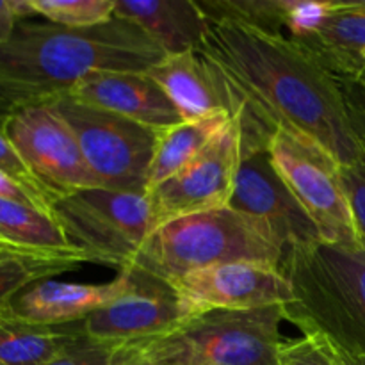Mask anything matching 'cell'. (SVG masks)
<instances>
[{
  "instance_id": "cell-18",
  "label": "cell",
  "mask_w": 365,
  "mask_h": 365,
  "mask_svg": "<svg viewBox=\"0 0 365 365\" xmlns=\"http://www.w3.org/2000/svg\"><path fill=\"white\" fill-rule=\"evenodd\" d=\"M145 73L170 96L184 121L191 123L221 113L230 114L216 77L196 50L166 56Z\"/></svg>"
},
{
  "instance_id": "cell-2",
  "label": "cell",
  "mask_w": 365,
  "mask_h": 365,
  "mask_svg": "<svg viewBox=\"0 0 365 365\" xmlns=\"http://www.w3.org/2000/svg\"><path fill=\"white\" fill-rule=\"evenodd\" d=\"M164 57L141 27L123 18L82 29L29 18L0 45V100L11 110L50 103L88 75L148 71Z\"/></svg>"
},
{
  "instance_id": "cell-20",
  "label": "cell",
  "mask_w": 365,
  "mask_h": 365,
  "mask_svg": "<svg viewBox=\"0 0 365 365\" xmlns=\"http://www.w3.org/2000/svg\"><path fill=\"white\" fill-rule=\"evenodd\" d=\"M232 121L228 113L216 114L200 121H184L175 127L163 128L157 134L155 153L148 171V187L146 195L177 175L184 166H187L225 127Z\"/></svg>"
},
{
  "instance_id": "cell-19",
  "label": "cell",
  "mask_w": 365,
  "mask_h": 365,
  "mask_svg": "<svg viewBox=\"0 0 365 365\" xmlns=\"http://www.w3.org/2000/svg\"><path fill=\"white\" fill-rule=\"evenodd\" d=\"M82 335V321L38 327L0 314V365H46Z\"/></svg>"
},
{
  "instance_id": "cell-16",
  "label": "cell",
  "mask_w": 365,
  "mask_h": 365,
  "mask_svg": "<svg viewBox=\"0 0 365 365\" xmlns=\"http://www.w3.org/2000/svg\"><path fill=\"white\" fill-rule=\"evenodd\" d=\"M335 81L365 75V0L331 2L330 14L314 34L294 39Z\"/></svg>"
},
{
  "instance_id": "cell-25",
  "label": "cell",
  "mask_w": 365,
  "mask_h": 365,
  "mask_svg": "<svg viewBox=\"0 0 365 365\" xmlns=\"http://www.w3.org/2000/svg\"><path fill=\"white\" fill-rule=\"evenodd\" d=\"M277 365H346L342 353L317 334H303L299 339L282 341Z\"/></svg>"
},
{
  "instance_id": "cell-26",
  "label": "cell",
  "mask_w": 365,
  "mask_h": 365,
  "mask_svg": "<svg viewBox=\"0 0 365 365\" xmlns=\"http://www.w3.org/2000/svg\"><path fill=\"white\" fill-rule=\"evenodd\" d=\"M331 2L317 0H287L285 31L289 38L302 39L314 34L330 14Z\"/></svg>"
},
{
  "instance_id": "cell-17",
  "label": "cell",
  "mask_w": 365,
  "mask_h": 365,
  "mask_svg": "<svg viewBox=\"0 0 365 365\" xmlns=\"http://www.w3.org/2000/svg\"><path fill=\"white\" fill-rule=\"evenodd\" d=\"M114 16L141 27L166 56L196 50L209 31L196 0H116Z\"/></svg>"
},
{
  "instance_id": "cell-11",
  "label": "cell",
  "mask_w": 365,
  "mask_h": 365,
  "mask_svg": "<svg viewBox=\"0 0 365 365\" xmlns=\"http://www.w3.org/2000/svg\"><path fill=\"white\" fill-rule=\"evenodd\" d=\"M228 207L264 221L287 250L323 241L316 223L274 170L266 143L241 139V166Z\"/></svg>"
},
{
  "instance_id": "cell-13",
  "label": "cell",
  "mask_w": 365,
  "mask_h": 365,
  "mask_svg": "<svg viewBox=\"0 0 365 365\" xmlns=\"http://www.w3.org/2000/svg\"><path fill=\"white\" fill-rule=\"evenodd\" d=\"M177 289L185 314L210 310H253L289 305L291 284L282 267L257 262H228L192 271L178 278Z\"/></svg>"
},
{
  "instance_id": "cell-7",
  "label": "cell",
  "mask_w": 365,
  "mask_h": 365,
  "mask_svg": "<svg viewBox=\"0 0 365 365\" xmlns=\"http://www.w3.org/2000/svg\"><path fill=\"white\" fill-rule=\"evenodd\" d=\"M50 103L73 130L100 187L146 195L159 130L70 96Z\"/></svg>"
},
{
  "instance_id": "cell-14",
  "label": "cell",
  "mask_w": 365,
  "mask_h": 365,
  "mask_svg": "<svg viewBox=\"0 0 365 365\" xmlns=\"http://www.w3.org/2000/svg\"><path fill=\"white\" fill-rule=\"evenodd\" d=\"M66 96L155 130L184 123L170 96L145 71L88 75Z\"/></svg>"
},
{
  "instance_id": "cell-12",
  "label": "cell",
  "mask_w": 365,
  "mask_h": 365,
  "mask_svg": "<svg viewBox=\"0 0 365 365\" xmlns=\"http://www.w3.org/2000/svg\"><path fill=\"white\" fill-rule=\"evenodd\" d=\"M121 271L127 273V291L82 319L86 337L121 346L163 334L187 317L173 285L134 266Z\"/></svg>"
},
{
  "instance_id": "cell-33",
  "label": "cell",
  "mask_w": 365,
  "mask_h": 365,
  "mask_svg": "<svg viewBox=\"0 0 365 365\" xmlns=\"http://www.w3.org/2000/svg\"><path fill=\"white\" fill-rule=\"evenodd\" d=\"M342 359H344L346 365H365V356H353V355H346V353H342Z\"/></svg>"
},
{
  "instance_id": "cell-23",
  "label": "cell",
  "mask_w": 365,
  "mask_h": 365,
  "mask_svg": "<svg viewBox=\"0 0 365 365\" xmlns=\"http://www.w3.org/2000/svg\"><path fill=\"white\" fill-rule=\"evenodd\" d=\"M207 20H237L262 31L285 34L287 0H196Z\"/></svg>"
},
{
  "instance_id": "cell-6",
  "label": "cell",
  "mask_w": 365,
  "mask_h": 365,
  "mask_svg": "<svg viewBox=\"0 0 365 365\" xmlns=\"http://www.w3.org/2000/svg\"><path fill=\"white\" fill-rule=\"evenodd\" d=\"M50 214L71 248L89 262L130 266L152 234L148 195L93 187L56 200Z\"/></svg>"
},
{
  "instance_id": "cell-1",
  "label": "cell",
  "mask_w": 365,
  "mask_h": 365,
  "mask_svg": "<svg viewBox=\"0 0 365 365\" xmlns=\"http://www.w3.org/2000/svg\"><path fill=\"white\" fill-rule=\"evenodd\" d=\"M196 52L216 77L242 141L267 145L284 130L321 146L341 166L365 164L339 82L289 36L212 20Z\"/></svg>"
},
{
  "instance_id": "cell-10",
  "label": "cell",
  "mask_w": 365,
  "mask_h": 365,
  "mask_svg": "<svg viewBox=\"0 0 365 365\" xmlns=\"http://www.w3.org/2000/svg\"><path fill=\"white\" fill-rule=\"evenodd\" d=\"M241 166L235 118L177 175L148 191L152 232L178 217L228 207Z\"/></svg>"
},
{
  "instance_id": "cell-24",
  "label": "cell",
  "mask_w": 365,
  "mask_h": 365,
  "mask_svg": "<svg viewBox=\"0 0 365 365\" xmlns=\"http://www.w3.org/2000/svg\"><path fill=\"white\" fill-rule=\"evenodd\" d=\"M38 16L63 27H95L113 20L116 0H29Z\"/></svg>"
},
{
  "instance_id": "cell-21",
  "label": "cell",
  "mask_w": 365,
  "mask_h": 365,
  "mask_svg": "<svg viewBox=\"0 0 365 365\" xmlns=\"http://www.w3.org/2000/svg\"><path fill=\"white\" fill-rule=\"evenodd\" d=\"M89 262L78 250L32 252L0 246V307L36 282L56 278Z\"/></svg>"
},
{
  "instance_id": "cell-34",
  "label": "cell",
  "mask_w": 365,
  "mask_h": 365,
  "mask_svg": "<svg viewBox=\"0 0 365 365\" xmlns=\"http://www.w3.org/2000/svg\"><path fill=\"white\" fill-rule=\"evenodd\" d=\"M7 113H11V109L2 102V100H0V116H6Z\"/></svg>"
},
{
  "instance_id": "cell-28",
  "label": "cell",
  "mask_w": 365,
  "mask_h": 365,
  "mask_svg": "<svg viewBox=\"0 0 365 365\" xmlns=\"http://www.w3.org/2000/svg\"><path fill=\"white\" fill-rule=\"evenodd\" d=\"M341 184L348 200L359 241L365 245V164L341 166Z\"/></svg>"
},
{
  "instance_id": "cell-8",
  "label": "cell",
  "mask_w": 365,
  "mask_h": 365,
  "mask_svg": "<svg viewBox=\"0 0 365 365\" xmlns=\"http://www.w3.org/2000/svg\"><path fill=\"white\" fill-rule=\"evenodd\" d=\"M267 152L277 173L316 223L323 241L360 242L341 184V164L330 153L284 130L271 135Z\"/></svg>"
},
{
  "instance_id": "cell-3",
  "label": "cell",
  "mask_w": 365,
  "mask_h": 365,
  "mask_svg": "<svg viewBox=\"0 0 365 365\" xmlns=\"http://www.w3.org/2000/svg\"><path fill=\"white\" fill-rule=\"evenodd\" d=\"M282 271L291 284L287 321L327 337L339 351L365 356V245L289 248Z\"/></svg>"
},
{
  "instance_id": "cell-22",
  "label": "cell",
  "mask_w": 365,
  "mask_h": 365,
  "mask_svg": "<svg viewBox=\"0 0 365 365\" xmlns=\"http://www.w3.org/2000/svg\"><path fill=\"white\" fill-rule=\"evenodd\" d=\"M0 246L32 252L75 250L52 214L6 198H0Z\"/></svg>"
},
{
  "instance_id": "cell-32",
  "label": "cell",
  "mask_w": 365,
  "mask_h": 365,
  "mask_svg": "<svg viewBox=\"0 0 365 365\" xmlns=\"http://www.w3.org/2000/svg\"><path fill=\"white\" fill-rule=\"evenodd\" d=\"M18 21L13 0H0V45L11 38Z\"/></svg>"
},
{
  "instance_id": "cell-27",
  "label": "cell",
  "mask_w": 365,
  "mask_h": 365,
  "mask_svg": "<svg viewBox=\"0 0 365 365\" xmlns=\"http://www.w3.org/2000/svg\"><path fill=\"white\" fill-rule=\"evenodd\" d=\"M116 348L114 344L93 341L82 335L46 365H110Z\"/></svg>"
},
{
  "instance_id": "cell-31",
  "label": "cell",
  "mask_w": 365,
  "mask_h": 365,
  "mask_svg": "<svg viewBox=\"0 0 365 365\" xmlns=\"http://www.w3.org/2000/svg\"><path fill=\"white\" fill-rule=\"evenodd\" d=\"M0 198L25 203V205L36 207V209L39 210H45V212H50V207H52V203H50L45 196L31 191V189H27L25 185H21L20 182L11 178L9 175L2 173V171H0Z\"/></svg>"
},
{
  "instance_id": "cell-30",
  "label": "cell",
  "mask_w": 365,
  "mask_h": 365,
  "mask_svg": "<svg viewBox=\"0 0 365 365\" xmlns=\"http://www.w3.org/2000/svg\"><path fill=\"white\" fill-rule=\"evenodd\" d=\"M0 171L6 175H9L11 178H14L16 182H20L21 185H25V187L31 189V191L38 192V195L45 196V198L48 200V196H46L45 192H43V189L39 187V184L36 182V178L32 177V173L27 170V166L24 164L21 157L18 155L16 148L13 146V143H11L9 138L6 135V130H4V116H0Z\"/></svg>"
},
{
  "instance_id": "cell-5",
  "label": "cell",
  "mask_w": 365,
  "mask_h": 365,
  "mask_svg": "<svg viewBox=\"0 0 365 365\" xmlns=\"http://www.w3.org/2000/svg\"><path fill=\"white\" fill-rule=\"evenodd\" d=\"M287 248L264 221L230 207L178 217L146 237L130 266L173 285L178 278L228 262L282 267Z\"/></svg>"
},
{
  "instance_id": "cell-29",
  "label": "cell",
  "mask_w": 365,
  "mask_h": 365,
  "mask_svg": "<svg viewBox=\"0 0 365 365\" xmlns=\"http://www.w3.org/2000/svg\"><path fill=\"white\" fill-rule=\"evenodd\" d=\"M344 100L349 127L365 159V75L353 81H337Z\"/></svg>"
},
{
  "instance_id": "cell-15",
  "label": "cell",
  "mask_w": 365,
  "mask_h": 365,
  "mask_svg": "<svg viewBox=\"0 0 365 365\" xmlns=\"http://www.w3.org/2000/svg\"><path fill=\"white\" fill-rule=\"evenodd\" d=\"M128 278L120 269L113 282L103 285L71 284L56 278L36 282L0 307V314L11 319L38 327H63L78 323L89 314L114 302L127 291Z\"/></svg>"
},
{
  "instance_id": "cell-4",
  "label": "cell",
  "mask_w": 365,
  "mask_h": 365,
  "mask_svg": "<svg viewBox=\"0 0 365 365\" xmlns=\"http://www.w3.org/2000/svg\"><path fill=\"white\" fill-rule=\"evenodd\" d=\"M285 305L195 314L114 349L110 365H277Z\"/></svg>"
},
{
  "instance_id": "cell-9",
  "label": "cell",
  "mask_w": 365,
  "mask_h": 365,
  "mask_svg": "<svg viewBox=\"0 0 365 365\" xmlns=\"http://www.w3.org/2000/svg\"><path fill=\"white\" fill-rule=\"evenodd\" d=\"M4 130L50 202L100 187L73 130L52 103L16 107L4 116Z\"/></svg>"
}]
</instances>
